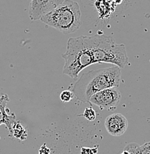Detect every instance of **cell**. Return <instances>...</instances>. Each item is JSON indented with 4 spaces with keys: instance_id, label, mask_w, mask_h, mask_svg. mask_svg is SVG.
Returning <instances> with one entry per match:
<instances>
[{
    "instance_id": "cell-13",
    "label": "cell",
    "mask_w": 150,
    "mask_h": 154,
    "mask_svg": "<svg viewBox=\"0 0 150 154\" xmlns=\"http://www.w3.org/2000/svg\"><path fill=\"white\" fill-rule=\"evenodd\" d=\"M39 154H51V150L46 145V144H43L40 147L39 150Z\"/></svg>"
},
{
    "instance_id": "cell-10",
    "label": "cell",
    "mask_w": 150,
    "mask_h": 154,
    "mask_svg": "<svg viewBox=\"0 0 150 154\" xmlns=\"http://www.w3.org/2000/svg\"><path fill=\"white\" fill-rule=\"evenodd\" d=\"M135 154H150V142L138 146Z\"/></svg>"
},
{
    "instance_id": "cell-2",
    "label": "cell",
    "mask_w": 150,
    "mask_h": 154,
    "mask_svg": "<svg viewBox=\"0 0 150 154\" xmlns=\"http://www.w3.org/2000/svg\"><path fill=\"white\" fill-rule=\"evenodd\" d=\"M121 82V69L116 65L90 70L77 79L73 87L74 96L83 103H89L91 97L97 93L117 88Z\"/></svg>"
},
{
    "instance_id": "cell-7",
    "label": "cell",
    "mask_w": 150,
    "mask_h": 154,
    "mask_svg": "<svg viewBox=\"0 0 150 154\" xmlns=\"http://www.w3.org/2000/svg\"><path fill=\"white\" fill-rule=\"evenodd\" d=\"M10 101L7 94H3L0 97V125H5L8 129L10 136L12 134L13 126L17 123L16 116L14 113L8 114L9 109H7V103Z\"/></svg>"
},
{
    "instance_id": "cell-9",
    "label": "cell",
    "mask_w": 150,
    "mask_h": 154,
    "mask_svg": "<svg viewBox=\"0 0 150 154\" xmlns=\"http://www.w3.org/2000/svg\"><path fill=\"white\" fill-rule=\"evenodd\" d=\"M83 116L88 121H94L96 119V113L91 107L85 108Z\"/></svg>"
},
{
    "instance_id": "cell-14",
    "label": "cell",
    "mask_w": 150,
    "mask_h": 154,
    "mask_svg": "<svg viewBox=\"0 0 150 154\" xmlns=\"http://www.w3.org/2000/svg\"><path fill=\"white\" fill-rule=\"evenodd\" d=\"M97 151H94V148L90 147H83L81 149V154H95Z\"/></svg>"
},
{
    "instance_id": "cell-5",
    "label": "cell",
    "mask_w": 150,
    "mask_h": 154,
    "mask_svg": "<svg viewBox=\"0 0 150 154\" xmlns=\"http://www.w3.org/2000/svg\"><path fill=\"white\" fill-rule=\"evenodd\" d=\"M65 0H30L29 4V17L30 20L40 19L43 16L55 9Z\"/></svg>"
},
{
    "instance_id": "cell-11",
    "label": "cell",
    "mask_w": 150,
    "mask_h": 154,
    "mask_svg": "<svg viewBox=\"0 0 150 154\" xmlns=\"http://www.w3.org/2000/svg\"><path fill=\"white\" fill-rule=\"evenodd\" d=\"M74 97L72 91H63L60 94V99L62 102H69Z\"/></svg>"
},
{
    "instance_id": "cell-3",
    "label": "cell",
    "mask_w": 150,
    "mask_h": 154,
    "mask_svg": "<svg viewBox=\"0 0 150 154\" xmlns=\"http://www.w3.org/2000/svg\"><path fill=\"white\" fill-rule=\"evenodd\" d=\"M40 20L65 34L73 33L81 25L80 5L73 0H65L55 9L43 16Z\"/></svg>"
},
{
    "instance_id": "cell-8",
    "label": "cell",
    "mask_w": 150,
    "mask_h": 154,
    "mask_svg": "<svg viewBox=\"0 0 150 154\" xmlns=\"http://www.w3.org/2000/svg\"><path fill=\"white\" fill-rule=\"evenodd\" d=\"M13 136H14L17 139H19V140L24 141L27 139L28 134H27L26 130L23 128V126L20 123L17 122L13 126L12 134L10 136V137H13Z\"/></svg>"
},
{
    "instance_id": "cell-1",
    "label": "cell",
    "mask_w": 150,
    "mask_h": 154,
    "mask_svg": "<svg viewBox=\"0 0 150 154\" xmlns=\"http://www.w3.org/2000/svg\"><path fill=\"white\" fill-rule=\"evenodd\" d=\"M62 57L65 60L62 72L73 79H77L85 67L97 63H106L107 48L103 35L70 38Z\"/></svg>"
},
{
    "instance_id": "cell-6",
    "label": "cell",
    "mask_w": 150,
    "mask_h": 154,
    "mask_svg": "<svg viewBox=\"0 0 150 154\" xmlns=\"http://www.w3.org/2000/svg\"><path fill=\"white\" fill-rule=\"evenodd\" d=\"M104 125L107 132L114 136L123 135L129 126L128 120L121 113H114L107 116Z\"/></svg>"
},
{
    "instance_id": "cell-4",
    "label": "cell",
    "mask_w": 150,
    "mask_h": 154,
    "mask_svg": "<svg viewBox=\"0 0 150 154\" xmlns=\"http://www.w3.org/2000/svg\"><path fill=\"white\" fill-rule=\"evenodd\" d=\"M120 98L121 94L117 88H107L91 96L89 103L98 106L102 110H113L119 105Z\"/></svg>"
},
{
    "instance_id": "cell-12",
    "label": "cell",
    "mask_w": 150,
    "mask_h": 154,
    "mask_svg": "<svg viewBox=\"0 0 150 154\" xmlns=\"http://www.w3.org/2000/svg\"><path fill=\"white\" fill-rule=\"evenodd\" d=\"M138 146V144L135 143H130L127 144V145L124 147L123 151L122 152L121 154H135V150H136Z\"/></svg>"
}]
</instances>
